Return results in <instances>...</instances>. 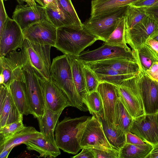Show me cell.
<instances>
[{"mask_svg":"<svg viewBox=\"0 0 158 158\" xmlns=\"http://www.w3.org/2000/svg\"><path fill=\"white\" fill-rule=\"evenodd\" d=\"M92 117H65L58 121L55 129L56 145L64 152L75 154L81 149L80 143L83 130Z\"/></svg>","mask_w":158,"mask_h":158,"instance_id":"cell-1","label":"cell"},{"mask_svg":"<svg viewBox=\"0 0 158 158\" xmlns=\"http://www.w3.org/2000/svg\"><path fill=\"white\" fill-rule=\"evenodd\" d=\"M50 78L66 94L71 106L85 111L83 99L77 92L73 78L71 64L67 55L58 56L52 60Z\"/></svg>","mask_w":158,"mask_h":158,"instance_id":"cell-2","label":"cell"},{"mask_svg":"<svg viewBox=\"0 0 158 158\" xmlns=\"http://www.w3.org/2000/svg\"><path fill=\"white\" fill-rule=\"evenodd\" d=\"M98 40L84 28L63 27L57 28L54 47L64 54L77 56Z\"/></svg>","mask_w":158,"mask_h":158,"instance_id":"cell-3","label":"cell"},{"mask_svg":"<svg viewBox=\"0 0 158 158\" xmlns=\"http://www.w3.org/2000/svg\"><path fill=\"white\" fill-rule=\"evenodd\" d=\"M52 46L31 42L25 39L21 48L27 61L40 77L49 79L51 65L50 50Z\"/></svg>","mask_w":158,"mask_h":158,"instance_id":"cell-4","label":"cell"},{"mask_svg":"<svg viewBox=\"0 0 158 158\" xmlns=\"http://www.w3.org/2000/svg\"><path fill=\"white\" fill-rule=\"evenodd\" d=\"M127 6L102 15L90 17L83 23V28L98 40L106 42L124 16Z\"/></svg>","mask_w":158,"mask_h":158,"instance_id":"cell-5","label":"cell"},{"mask_svg":"<svg viewBox=\"0 0 158 158\" xmlns=\"http://www.w3.org/2000/svg\"><path fill=\"white\" fill-rule=\"evenodd\" d=\"M23 72L31 114L38 119L43 116L46 107L39 77L27 62Z\"/></svg>","mask_w":158,"mask_h":158,"instance_id":"cell-6","label":"cell"},{"mask_svg":"<svg viewBox=\"0 0 158 158\" xmlns=\"http://www.w3.org/2000/svg\"><path fill=\"white\" fill-rule=\"evenodd\" d=\"M76 57L84 63L113 58H122L136 61L139 64L137 53L131 50L128 46L104 44L101 46L94 50L84 51Z\"/></svg>","mask_w":158,"mask_h":158,"instance_id":"cell-7","label":"cell"},{"mask_svg":"<svg viewBox=\"0 0 158 158\" xmlns=\"http://www.w3.org/2000/svg\"><path fill=\"white\" fill-rule=\"evenodd\" d=\"M117 91L121 101L133 118L145 114L140 94L138 75L123 81L117 86Z\"/></svg>","mask_w":158,"mask_h":158,"instance_id":"cell-8","label":"cell"},{"mask_svg":"<svg viewBox=\"0 0 158 158\" xmlns=\"http://www.w3.org/2000/svg\"><path fill=\"white\" fill-rule=\"evenodd\" d=\"M80 145L82 148H85L106 151L115 149L106 137L101 118L94 115L91 117L83 130Z\"/></svg>","mask_w":158,"mask_h":158,"instance_id":"cell-9","label":"cell"},{"mask_svg":"<svg viewBox=\"0 0 158 158\" xmlns=\"http://www.w3.org/2000/svg\"><path fill=\"white\" fill-rule=\"evenodd\" d=\"M22 51H13L0 58V85L9 87L12 82L23 74L26 63Z\"/></svg>","mask_w":158,"mask_h":158,"instance_id":"cell-10","label":"cell"},{"mask_svg":"<svg viewBox=\"0 0 158 158\" xmlns=\"http://www.w3.org/2000/svg\"><path fill=\"white\" fill-rule=\"evenodd\" d=\"M158 28V23L148 15L131 29L125 27L124 36L126 42L137 53L146 40Z\"/></svg>","mask_w":158,"mask_h":158,"instance_id":"cell-11","label":"cell"},{"mask_svg":"<svg viewBox=\"0 0 158 158\" xmlns=\"http://www.w3.org/2000/svg\"><path fill=\"white\" fill-rule=\"evenodd\" d=\"M46 107L52 112L62 113L66 107L71 106L65 93L50 78L39 77Z\"/></svg>","mask_w":158,"mask_h":158,"instance_id":"cell-12","label":"cell"},{"mask_svg":"<svg viewBox=\"0 0 158 158\" xmlns=\"http://www.w3.org/2000/svg\"><path fill=\"white\" fill-rule=\"evenodd\" d=\"M24 39L20 26L15 21L8 17L0 34V58L11 51L21 49Z\"/></svg>","mask_w":158,"mask_h":158,"instance_id":"cell-13","label":"cell"},{"mask_svg":"<svg viewBox=\"0 0 158 158\" xmlns=\"http://www.w3.org/2000/svg\"><path fill=\"white\" fill-rule=\"evenodd\" d=\"M130 132L153 146L158 143V125L156 114H145L133 118Z\"/></svg>","mask_w":158,"mask_h":158,"instance_id":"cell-14","label":"cell"},{"mask_svg":"<svg viewBox=\"0 0 158 158\" xmlns=\"http://www.w3.org/2000/svg\"><path fill=\"white\" fill-rule=\"evenodd\" d=\"M57 28L48 20L34 24L23 31L25 39L33 43L55 47Z\"/></svg>","mask_w":158,"mask_h":158,"instance_id":"cell-15","label":"cell"},{"mask_svg":"<svg viewBox=\"0 0 158 158\" xmlns=\"http://www.w3.org/2000/svg\"><path fill=\"white\" fill-rule=\"evenodd\" d=\"M139 86L145 114H156L158 112V82L140 71Z\"/></svg>","mask_w":158,"mask_h":158,"instance_id":"cell-16","label":"cell"},{"mask_svg":"<svg viewBox=\"0 0 158 158\" xmlns=\"http://www.w3.org/2000/svg\"><path fill=\"white\" fill-rule=\"evenodd\" d=\"M12 17L23 31L34 24L44 20H48L45 7L37 4L31 6L19 4L16 6Z\"/></svg>","mask_w":158,"mask_h":158,"instance_id":"cell-17","label":"cell"},{"mask_svg":"<svg viewBox=\"0 0 158 158\" xmlns=\"http://www.w3.org/2000/svg\"><path fill=\"white\" fill-rule=\"evenodd\" d=\"M23 115L13 99L9 87L0 85V128L23 120Z\"/></svg>","mask_w":158,"mask_h":158,"instance_id":"cell-18","label":"cell"},{"mask_svg":"<svg viewBox=\"0 0 158 158\" xmlns=\"http://www.w3.org/2000/svg\"><path fill=\"white\" fill-rule=\"evenodd\" d=\"M100 95L103 106L105 121L110 127L114 126L115 110L118 98L117 86L106 82H100L97 90Z\"/></svg>","mask_w":158,"mask_h":158,"instance_id":"cell-19","label":"cell"},{"mask_svg":"<svg viewBox=\"0 0 158 158\" xmlns=\"http://www.w3.org/2000/svg\"><path fill=\"white\" fill-rule=\"evenodd\" d=\"M91 70L107 69L125 74L139 73L141 71L139 63L122 58H115L95 62L83 63Z\"/></svg>","mask_w":158,"mask_h":158,"instance_id":"cell-20","label":"cell"},{"mask_svg":"<svg viewBox=\"0 0 158 158\" xmlns=\"http://www.w3.org/2000/svg\"><path fill=\"white\" fill-rule=\"evenodd\" d=\"M9 88L13 99L21 113L23 115L31 114L23 73L12 82Z\"/></svg>","mask_w":158,"mask_h":158,"instance_id":"cell-21","label":"cell"},{"mask_svg":"<svg viewBox=\"0 0 158 158\" xmlns=\"http://www.w3.org/2000/svg\"><path fill=\"white\" fill-rule=\"evenodd\" d=\"M43 134L32 127L24 126L11 136L0 139V152L10 148L15 147Z\"/></svg>","mask_w":158,"mask_h":158,"instance_id":"cell-22","label":"cell"},{"mask_svg":"<svg viewBox=\"0 0 158 158\" xmlns=\"http://www.w3.org/2000/svg\"><path fill=\"white\" fill-rule=\"evenodd\" d=\"M142 0H93L91 2L90 17L94 18L133 4Z\"/></svg>","mask_w":158,"mask_h":158,"instance_id":"cell-23","label":"cell"},{"mask_svg":"<svg viewBox=\"0 0 158 158\" xmlns=\"http://www.w3.org/2000/svg\"><path fill=\"white\" fill-rule=\"evenodd\" d=\"M61 113L53 112L45 107L43 116L38 119L40 132L50 143L56 145L54 131Z\"/></svg>","mask_w":158,"mask_h":158,"instance_id":"cell-24","label":"cell"},{"mask_svg":"<svg viewBox=\"0 0 158 158\" xmlns=\"http://www.w3.org/2000/svg\"><path fill=\"white\" fill-rule=\"evenodd\" d=\"M23 144L26 145L28 150L38 152L40 157L55 158L60 154L57 146L49 143L43 135L26 141Z\"/></svg>","mask_w":158,"mask_h":158,"instance_id":"cell-25","label":"cell"},{"mask_svg":"<svg viewBox=\"0 0 158 158\" xmlns=\"http://www.w3.org/2000/svg\"><path fill=\"white\" fill-rule=\"evenodd\" d=\"M45 7L48 20L57 28L68 27L79 30L72 18L60 8L57 2L48 4Z\"/></svg>","mask_w":158,"mask_h":158,"instance_id":"cell-26","label":"cell"},{"mask_svg":"<svg viewBox=\"0 0 158 158\" xmlns=\"http://www.w3.org/2000/svg\"><path fill=\"white\" fill-rule=\"evenodd\" d=\"M67 55L71 64L73 81L76 90L83 100L89 94L83 71L84 64L76 56Z\"/></svg>","mask_w":158,"mask_h":158,"instance_id":"cell-27","label":"cell"},{"mask_svg":"<svg viewBox=\"0 0 158 158\" xmlns=\"http://www.w3.org/2000/svg\"><path fill=\"white\" fill-rule=\"evenodd\" d=\"M92 70L96 74L100 82H108L117 86L120 85L123 81L136 76L140 72L125 74L107 69H96Z\"/></svg>","mask_w":158,"mask_h":158,"instance_id":"cell-28","label":"cell"},{"mask_svg":"<svg viewBox=\"0 0 158 158\" xmlns=\"http://www.w3.org/2000/svg\"><path fill=\"white\" fill-rule=\"evenodd\" d=\"M133 118L118 95L115 108L114 125L118 129L126 134L127 133L130 132Z\"/></svg>","mask_w":158,"mask_h":158,"instance_id":"cell-29","label":"cell"},{"mask_svg":"<svg viewBox=\"0 0 158 158\" xmlns=\"http://www.w3.org/2000/svg\"><path fill=\"white\" fill-rule=\"evenodd\" d=\"M153 147L148 143L143 145L126 143L119 151L118 158H146Z\"/></svg>","mask_w":158,"mask_h":158,"instance_id":"cell-30","label":"cell"},{"mask_svg":"<svg viewBox=\"0 0 158 158\" xmlns=\"http://www.w3.org/2000/svg\"><path fill=\"white\" fill-rule=\"evenodd\" d=\"M103 129L106 137L110 144L115 149L119 151L126 143V135L115 125L109 126L103 117L101 118Z\"/></svg>","mask_w":158,"mask_h":158,"instance_id":"cell-31","label":"cell"},{"mask_svg":"<svg viewBox=\"0 0 158 158\" xmlns=\"http://www.w3.org/2000/svg\"><path fill=\"white\" fill-rule=\"evenodd\" d=\"M90 113L96 117L101 118L103 116V106L101 97L97 91L89 93L83 99Z\"/></svg>","mask_w":158,"mask_h":158,"instance_id":"cell-32","label":"cell"},{"mask_svg":"<svg viewBox=\"0 0 158 158\" xmlns=\"http://www.w3.org/2000/svg\"><path fill=\"white\" fill-rule=\"evenodd\" d=\"M147 15L144 8L127 6L124 14L125 27L131 29Z\"/></svg>","mask_w":158,"mask_h":158,"instance_id":"cell-33","label":"cell"},{"mask_svg":"<svg viewBox=\"0 0 158 158\" xmlns=\"http://www.w3.org/2000/svg\"><path fill=\"white\" fill-rule=\"evenodd\" d=\"M137 54L143 72H145L154 62L158 61V56L145 44L141 46Z\"/></svg>","mask_w":158,"mask_h":158,"instance_id":"cell-34","label":"cell"},{"mask_svg":"<svg viewBox=\"0 0 158 158\" xmlns=\"http://www.w3.org/2000/svg\"><path fill=\"white\" fill-rule=\"evenodd\" d=\"M125 19L124 16L104 44L114 45L127 46L125 39Z\"/></svg>","mask_w":158,"mask_h":158,"instance_id":"cell-35","label":"cell"},{"mask_svg":"<svg viewBox=\"0 0 158 158\" xmlns=\"http://www.w3.org/2000/svg\"><path fill=\"white\" fill-rule=\"evenodd\" d=\"M56 1L59 6L72 18L78 29H83V23L79 19L71 0H56Z\"/></svg>","mask_w":158,"mask_h":158,"instance_id":"cell-36","label":"cell"},{"mask_svg":"<svg viewBox=\"0 0 158 158\" xmlns=\"http://www.w3.org/2000/svg\"><path fill=\"white\" fill-rule=\"evenodd\" d=\"M83 69L88 93L97 91L100 83L97 76L93 71L84 64Z\"/></svg>","mask_w":158,"mask_h":158,"instance_id":"cell-37","label":"cell"},{"mask_svg":"<svg viewBox=\"0 0 158 158\" xmlns=\"http://www.w3.org/2000/svg\"><path fill=\"white\" fill-rule=\"evenodd\" d=\"M23 120L15 122L0 128V139L8 138L23 128Z\"/></svg>","mask_w":158,"mask_h":158,"instance_id":"cell-38","label":"cell"},{"mask_svg":"<svg viewBox=\"0 0 158 158\" xmlns=\"http://www.w3.org/2000/svg\"><path fill=\"white\" fill-rule=\"evenodd\" d=\"M94 158H118L119 151L115 149L108 151L89 148Z\"/></svg>","mask_w":158,"mask_h":158,"instance_id":"cell-39","label":"cell"},{"mask_svg":"<svg viewBox=\"0 0 158 158\" xmlns=\"http://www.w3.org/2000/svg\"><path fill=\"white\" fill-rule=\"evenodd\" d=\"M131 5L146 9H150L158 7V0H142Z\"/></svg>","mask_w":158,"mask_h":158,"instance_id":"cell-40","label":"cell"},{"mask_svg":"<svg viewBox=\"0 0 158 158\" xmlns=\"http://www.w3.org/2000/svg\"><path fill=\"white\" fill-rule=\"evenodd\" d=\"M145 73L151 79L158 82V61L154 62Z\"/></svg>","mask_w":158,"mask_h":158,"instance_id":"cell-41","label":"cell"},{"mask_svg":"<svg viewBox=\"0 0 158 158\" xmlns=\"http://www.w3.org/2000/svg\"><path fill=\"white\" fill-rule=\"evenodd\" d=\"M126 143L135 145H143L145 144L146 143L143 141L131 132H128L126 135Z\"/></svg>","mask_w":158,"mask_h":158,"instance_id":"cell-42","label":"cell"},{"mask_svg":"<svg viewBox=\"0 0 158 158\" xmlns=\"http://www.w3.org/2000/svg\"><path fill=\"white\" fill-rule=\"evenodd\" d=\"M8 17L5 10L3 0H0V34Z\"/></svg>","mask_w":158,"mask_h":158,"instance_id":"cell-43","label":"cell"},{"mask_svg":"<svg viewBox=\"0 0 158 158\" xmlns=\"http://www.w3.org/2000/svg\"><path fill=\"white\" fill-rule=\"evenodd\" d=\"M145 44L148 45L158 56V41L149 37Z\"/></svg>","mask_w":158,"mask_h":158,"instance_id":"cell-44","label":"cell"},{"mask_svg":"<svg viewBox=\"0 0 158 158\" xmlns=\"http://www.w3.org/2000/svg\"><path fill=\"white\" fill-rule=\"evenodd\" d=\"M73 158H94L89 148H83L81 151L77 155L71 157Z\"/></svg>","mask_w":158,"mask_h":158,"instance_id":"cell-45","label":"cell"},{"mask_svg":"<svg viewBox=\"0 0 158 158\" xmlns=\"http://www.w3.org/2000/svg\"><path fill=\"white\" fill-rule=\"evenodd\" d=\"M147 15L151 16L158 23V7L150 9H146Z\"/></svg>","mask_w":158,"mask_h":158,"instance_id":"cell-46","label":"cell"},{"mask_svg":"<svg viewBox=\"0 0 158 158\" xmlns=\"http://www.w3.org/2000/svg\"><path fill=\"white\" fill-rule=\"evenodd\" d=\"M146 158H158V143L153 146L152 149Z\"/></svg>","mask_w":158,"mask_h":158,"instance_id":"cell-47","label":"cell"},{"mask_svg":"<svg viewBox=\"0 0 158 158\" xmlns=\"http://www.w3.org/2000/svg\"><path fill=\"white\" fill-rule=\"evenodd\" d=\"M13 148H9L0 152V158H7L9 154Z\"/></svg>","mask_w":158,"mask_h":158,"instance_id":"cell-48","label":"cell"},{"mask_svg":"<svg viewBox=\"0 0 158 158\" xmlns=\"http://www.w3.org/2000/svg\"><path fill=\"white\" fill-rule=\"evenodd\" d=\"M149 37L158 41V28Z\"/></svg>","mask_w":158,"mask_h":158,"instance_id":"cell-49","label":"cell"},{"mask_svg":"<svg viewBox=\"0 0 158 158\" xmlns=\"http://www.w3.org/2000/svg\"><path fill=\"white\" fill-rule=\"evenodd\" d=\"M27 4L31 6H35L37 5L35 0H25Z\"/></svg>","mask_w":158,"mask_h":158,"instance_id":"cell-50","label":"cell"},{"mask_svg":"<svg viewBox=\"0 0 158 158\" xmlns=\"http://www.w3.org/2000/svg\"><path fill=\"white\" fill-rule=\"evenodd\" d=\"M40 5L43 7H45L46 6L44 0H35Z\"/></svg>","mask_w":158,"mask_h":158,"instance_id":"cell-51","label":"cell"},{"mask_svg":"<svg viewBox=\"0 0 158 158\" xmlns=\"http://www.w3.org/2000/svg\"><path fill=\"white\" fill-rule=\"evenodd\" d=\"M46 6L49 3H57L56 0H44Z\"/></svg>","mask_w":158,"mask_h":158,"instance_id":"cell-52","label":"cell"},{"mask_svg":"<svg viewBox=\"0 0 158 158\" xmlns=\"http://www.w3.org/2000/svg\"><path fill=\"white\" fill-rule=\"evenodd\" d=\"M5 1H7L8 0H4ZM19 4H23V2H25V0H16Z\"/></svg>","mask_w":158,"mask_h":158,"instance_id":"cell-53","label":"cell"},{"mask_svg":"<svg viewBox=\"0 0 158 158\" xmlns=\"http://www.w3.org/2000/svg\"><path fill=\"white\" fill-rule=\"evenodd\" d=\"M156 119H157V123L158 125V112H157L156 114Z\"/></svg>","mask_w":158,"mask_h":158,"instance_id":"cell-54","label":"cell"}]
</instances>
